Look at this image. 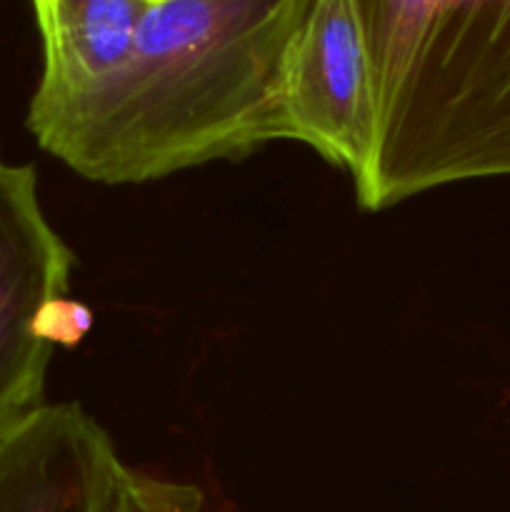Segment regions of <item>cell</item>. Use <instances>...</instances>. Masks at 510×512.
Instances as JSON below:
<instances>
[{
  "mask_svg": "<svg viewBox=\"0 0 510 512\" xmlns=\"http://www.w3.org/2000/svg\"><path fill=\"white\" fill-rule=\"evenodd\" d=\"M73 253L43 213L33 165L0 155V428L43 405L45 315L68 298Z\"/></svg>",
  "mask_w": 510,
  "mask_h": 512,
  "instance_id": "3",
  "label": "cell"
},
{
  "mask_svg": "<svg viewBox=\"0 0 510 512\" xmlns=\"http://www.w3.org/2000/svg\"><path fill=\"white\" fill-rule=\"evenodd\" d=\"M313 0H150L123 68L38 130L98 183H145L280 140V83Z\"/></svg>",
  "mask_w": 510,
  "mask_h": 512,
  "instance_id": "1",
  "label": "cell"
},
{
  "mask_svg": "<svg viewBox=\"0 0 510 512\" xmlns=\"http://www.w3.org/2000/svg\"><path fill=\"white\" fill-rule=\"evenodd\" d=\"M30 5L43 40V75L28 110L35 135L123 68L150 0H30Z\"/></svg>",
  "mask_w": 510,
  "mask_h": 512,
  "instance_id": "6",
  "label": "cell"
},
{
  "mask_svg": "<svg viewBox=\"0 0 510 512\" xmlns=\"http://www.w3.org/2000/svg\"><path fill=\"white\" fill-rule=\"evenodd\" d=\"M125 468L80 405L43 403L0 428V512H113Z\"/></svg>",
  "mask_w": 510,
  "mask_h": 512,
  "instance_id": "5",
  "label": "cell"
},
{
  "mask_svg": "<svg viewBox=\"0 0 510 512\" xmlns=\"http://www.w3.org/2000/svg\"><path fill=\"white\" fill-rule=\"evenodd\" d=\"M113 512H205V500L195 485L125 468Z\"/></svg>",
  "mask_w": 510,
  "mask_h": 512,
  "instance_id": "7",
  "label": "cell"
},
{
  "mask_svg": "<svg viewBox=\"0 0 510 512\" xmlns=\"http://www.w3.org/2000/svg\"><path fill=\"white\" fill-rule=\"evenodd\" d=\"M280 140L310 145L353 180L375 140V100L363 35L348 0H313L285 60Z\"/></svg>",
  "mask_w": 510,
  "mask_h": 512,
  "instance_id": "4",
  "label": "cell"
},
{
  "mask_svg": "<svg viewBox=\"0 0 510 512\" xmlns=\"http://www.w3.org/2000/svg\"><path fill=\"white\" fill-rule=\"evenodd\" d=\"M375 100L365 210L510 175V0H348Z\"/></svg>",
  "mask_w": 510,
  "mask_h": 512,
  "instance_id": "2",
  "label": "cell"
}]
</instances>
